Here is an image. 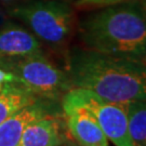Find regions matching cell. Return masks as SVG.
<instances>
[{"mask_svg": "<svg viewBox=\"0 0 146 146\" xmlns=\"http://www.w3.org/2000/svg\"><path fill=\"white\" fill-rule=\"evenodd\" d=\"M54 115H64L58 100L39 98L0 123V146H17L28 125Z\"/></svg>", "mask_w": 146, "mask_h": 146, "instance_id": "cell-6", "label": "cell"}, {"mask_svg": "<svg viewBox=\"0 0 146 146\" xmlns=\"http://www.w3.org/2000/svg\"><path fill=\"white\" fill-rule=\"evenodd\" d=\"M78 35L88 50L116 58L144 61V0H121L89 13L79 23Z\"/></svg>", "mask_w": 146, "mask_h": 146, "instance_id": "cell-2", "label": "cell"}, {"mask_svg": "<svg viewBox=\"0 0 146 146\" xmlns=\"http://www.w3.org/2000/svg\"><path fill=\"white\" fill-rule=\"evenodd\" d=\"M7 82H17L16 77L11 73H8L3 69L0 68V84H7Z\"/></svg>", "mask_w": 146, "mask_h": 146, "instance_id": "cell-13", "label": "cell"}, {"mask_svg": "<svg viewBox=\"0 0 146 146\" xmlns=\"http://www.w3.org/2000/svg\"><path fill=\"white\" fill-rule=\"evenodd\" d=\"M62 104L81 106L90 111L107 140L116 146H134L128 131L125 105L104 101L84 89H70L62 96Z\"/></svg>", "mask_w": 146, "mask_h": 146, "instance_id": "cell-5", "label": "cell"}, {"mask_svg": "<svg viewBox=\"0 0 146 146\" xmlns=\"http://www.w3.org/2000/svg\"><path fill=\"white\" fill-rule=\"evenodd\" d=\"M61 106L66 118L67 132L79 146H108L107 137L90 111L76 105Z\"/></svg>", "mask_w": 146, "mask_h": 146, "instance_id": "cell-7", "label": "cell"}, {"mask_svg": "<svg viewBox=\"0 0 146 146\" xmlns=\"http://www.w3.org/2000/svg\"><path fill=\"white\" fill-rule=\"evenodd\" d=\"M65 72L72 89L88 90L110 103L125 105L146 99L144 61L73 48L68 52Z\"/></svg>", "mask_w": 146, "mask_h": 146, "instance_id": "cell-1", "label": "cell"}, {"mask_svg": "<svg viewBox=\"0 0 146 146\" xmlns=\"http://www.w3.org/2000/svg\"><path fill=\"white\" fill-rule=\"evenodd\" d=\"M41 96L16 82L2 84L0 88V123Z\"/></svg>", "mask_w": 146, "mask_h": 146, "instance_id": "cell-10", "label": "cell"}, {"mask_svg": "<svg viewBox=\"0 0 146 146\" xmlns=\"http://www.w3.org/2000/svg\"><path fill=\"white\" fill-rule=\"evenodd\" d=\"M0 68L13 74L19 84L41 98L58 100L72 89L66 72L44 54L0 56Z\"/></svg>", "mask_w": 146, "mask_h": 146, "instance_id": "cell-4", "label": "cell"}, {"mask_svg": "<svg viewBox=\"0 0 146 146\" xmlns=\"http://www.w3.org/2000/svg\"><path fill=\"white\" fill-rule=\"evenodd\" d=\"M77 5H110L121 0H72Z\"/></svg>", "mask_w": 146, "mask_h": 146, "instance_id": "cell-12", "label": "cell"}, {"mask_svg": "<svg viewBox=\"0 0 146 146\" xmlns=\"http://www.w3.org/2000/svg\"><path fill=\"white\" fill-rule=\"evenodd\" d=\"M44 54L40 40L29 29L14 22L0 26V56Z\"/></svg>", "mask_w": 146, "mask_h": 146, "instance_id": "cell-8", "label": "cell"}, {"mask_svg": "<svg viewBox=\"0 0 146 146\" xmlns=\"http://www.w3.org/2000/svg\"><path fill=\"white\" fill-rule=\"evenodd\" d=\"M62 146H79V145H75V144H73V143H70V142H66V143H64Z\"/></svg>", "mask_w": 146, "mask_h": 146, "instance_id": "cell-14", "label": "cell"}, {"mask_svg": "<svg viewBox=\"0 0 146 146\" xmlns=\"http://www.w3.org/2000/svg\"><path fill=\"white\" fill-rule=\"evenodd\" d=\"M1 86H2V84H0V88H1Z\"/></svg>", "mask_w": 146, "mask_h": 146, "instance_id": "cell-15", "label": "cell"}, {"mask_svg": "<svg viewBox=\"0 0 146 146\" xmlns=\"http://www.w3.org/2000/svg\"><path fill=\"white\" fill-rule=\"evenodd\" d=\"M9 13L52 48L65 46L73 31L75 13L63 0H29L12 7Z\"/></svg>", "mask_w": 146, "mask_h": 146, "instance_id": "cell-3", "label": "cell"}, {"mask_svg": "<svg viewBox=\"0 0 146 146\" xmlns=\"http://www.w3.org/2000/svg\"><path fill=\"white\" fill-rule=\"evenodd\" d=\"M128 131L134 146H146V104L137 100L125 105Z\"/></svg>", "mask_w": 146, "mask_h": 146, "instance_id": "cell-11", "label": "cell"}, {"mask_svg": "<svg viewBox=\"0 0 146 146\" xmlns=\"http://www.w3.org/2000/svg\"><path fill=\"white\" fill-rule=\"evenodd\" d=\"M64 115L48 116L37 120L23 132L17 146H62L68 141Z\"/></svg>", "mask_w": 146, "mask_h": 146, "instance_id": "cell-9", "label": "cell"}]
</instances>
